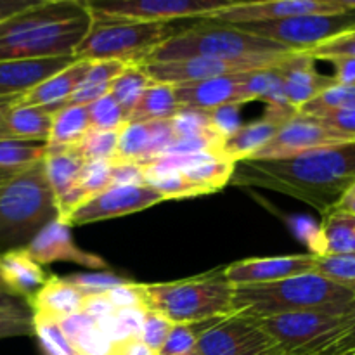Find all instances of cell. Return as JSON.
Returning <instances> with one entry per match:
<instances>
[{
    "label": "cell",
    "instance_id": "cell-1",
    "mask_svg": "<svg viewBox=\"0 0 355 355\" xmlns=\"http://www.w3.org/2000/svg\"><path fill=\"white\" fill-rule=\"evenodd\" d=\"M231 182L276 191L324 215L355 182V141L288 158L243 159L236 163Z\"/></svg>",
    "mask_w": 355,
    "mask_h": 355
},
{
    "label": "cell",
    "instance_id": "cell-47",
    "mask_svg": "<svg viewBox=\"0 0 355 355\" xmlns=\"http://www.w3.org/2000/svg\"><path fill=\"white\" fill-rule=\"evenodd\" d=\"M355 354V298L342 314V328L324 350L314 355H354Z\"/></svg>",
    "mask_w": 355,
    "mask_h": 355
},
{
    "label": "cell",
    "instance_id": "cell-12",
    "mask_svg": "<svg viewBox=\"0 0 355 355\" xmlns=\"http://www.w3.org/2000/svg\"><path fill=\"white\" fill-rule=\"evenodd\" d=\"M198 355H284L259 319L245 314L210 322L198 336Z\"/></svg>",
    "mask_w": 355,
    "mask_h": 355
},
{
    "label": "cell",
    "instance_id": "cell-31",
    "mask_svg": "<svg viewBox=\"0 0 355 355\" xmlns=\"http://www.w3.org/2000/svg\"><path fill=\"white\" fill-rule=\"evenodd\" d=\"M234 168L236 163L220 158V156H214V158H208L184 170L182 173L205 194H214L231 182Z\"/></svg>",
    "mask_w": 355,
    "mask_h": 355
},
{
    "label": "cell",
    "instance_id": "cell-26",
    "mask_svg": "<svg viewBox=\"0 0 355 355\" xmlns=\"http://www.w3.org/2000/svg\"><path fill=\"white\" fill-rule=\"evenodd\" d=\"M314 255H354L355 253V215L333 208L322 215L315 243Z\"/></svg>",
    "mask_w": 355,
    "mask_h": 355
},
{
    "label": "cell",
    "instance_id": "cell-21",
    "mask_svg": "<svg viewBox=\"0 0 355 355\" xmlns=\"http://www.w3.org/2000/svg\"><path fill=\"white\" fill-rule=\"evenodd\" d=\"M75 61V58L0 61V97H21Z\"/></svg>",
    "mask_w": 355,
    "mask_h": 355
},
{
    "label": "cell",
    "instance_id": "cell-10",
    "mask_svg": "<svg viewBox=\"0 0 355 355\" xmlns=\"http://www.w3.org/2000/svg\"><path fill=\"white\" fill-rule=\"evenodd\" d=\"M231 3L229 0H89L87 7L97 19L172 23L184 17L205 19Z\"/></svg>",
    "mask_w": 355,
    "mask_h": 355
},
{
    "label": "cell",
    "instance_id": "cell-6",
    "mask_svg": "<svg viewBox=\"0 0 355 355\" xmlns=\"http://www.w3.org/2000/svg\"><path fill=\"white\" fill-rule=\"evenodd\" d=\"M290 49L239 30L234 24L201 19V23L180 30L159 45L146 62L179 61L191 58L253 59L290 54Z\"/></svg>",
    "mask_w": 355,
    "mask_h": 355
},
{
    "label": "cell",
    "instance_id": "cell-25",
    "mask_svg": "<svg viewBox=\"0 0 355 355\" xmlns=\"http://www.w3.org/2000/svg\"><path fill=\"white\" fill-rule=\"evenodd\" d=\"M85 159L80 156L75 146H51L47 144V151L44 156V172L49 187L59 203L62 198L78 184L80 173L85 166Z\"/></svg>",
    "mask_w": 355,
    "mask_h": 355
},
{
    "label": "cell",
    "instance_id": "cell-18",
    "mask_svg": "<svg viewBox=\"0 0 355 355\" xmlns=\"http://www.w3.org/2000/svg\"><path fill=\"white\" fill-rule=\"evenodd\" d=\"M26 252L38 266H47V263L54 262H73L94 270H107L106 260H103L96 253L85 252L76 246L69 225H66L61 218L49 224L28 245Z\"/></svg>",
    "mask_w": 355,
    "mask_h": 355
},
{
    "label": "cell",
    "instance_id": "cell-58",
    "mask_svg": "<svg viewBox=\"0 0 355 355\" xmlns=\"http://www.w3.org/2000/svg\"><path fill=\"white\" fill-rule=\"evenodd\" d=\"M19 97H0V139H9L6 128H3V116Z\"/></svg>",
    "mask_w": 355,
    "mask_h": 355
},
{
    "label": "cell",
    "instance_id": "cell-46",
    "mask_svg": "<svg viewBox=\"0 0 355 355\" xmlns=\"http://www.w3.org/2000/svg\"><path fill=\"white\" fill-rule=\"evenodd\" d=\"M64 279L75 288H78L85 297H90V295H106L114 286L127 281L125 277L107 272V270L90 274H71V276H64Z\"/></svg>",
    "mask_w": 355,
    "mask_h": 355
},
{
    "label": "cell",
    "instance_id": "cell-3",
    "mask_svg": "<svg viewBox=\"0 0 355 355\" xmlns=\"http://www.w3.org/2000/svg\"><path fill=\"white\" fill-rule=\"evenodd\" d=\"M354 298L352 291L321 274L307 272L267 284L234 286V311L255 319L290 312L343 314Z\"/></svg>",
    "mask_w": 355,
    "mask_h": 355
},
{
    "label": "cell",
    "instance_id": "cell-51",
    "mask_svg": "<svg viewBox=\"0 0 355 355\" xmlns=\"http://www.w3.org/2000/svg\"><path fill=\"white\" fill-rule=\"evenodd\" d=\"M239 106H225L220 110L210 111L211 127L214 130L220 135L222 139H227L241 127L239 123Z\"/></svg>",
    "mask_w": 355,
    "mask_h": 355
},
{
    "label": "cell",
    "instance_id": "cell-9",
    "mask_svg": "<svg viewBox=\"0 0 355 355\" xmlns=\"http://www.w3.org/2000/svg\"><path fill=\"white\" fill-rule=\"evenodd\" d=\"M259 321L284 354L295 355L319 354L342 328V314L333 312H290Z\"/></svg>",
    "mask_w": 355,
    "mask_h": 355
},
{
    "label": "cell",
    "instance_id": "cell-23",
    "mask_svg": "<svg viewBox=\"0 0 355 355\" xmlns=\"http://www.w3.org/2000/svg\"><path fill=\"white\" fill-rule=\"evenodd\" d=\"M0 277L9 290L10 297H19L30 302L47 283L44 272L26 250H12L0 255Z\"/></svg>",
    "mask_w": 355,
    "mask_h": 355
},
{
    "label": "cell",
    "instance_id": "cell-42",
    "mask_svg": "<svg viewBox=\"0 0 355 355\" xmlns=\"http://www.w3.org/2000/svg\"><path fill=\"white\" fill-rule=\"evenodd\" d=\"M214 322V321H211ZM210 322L203 324H173L165 345L162 347L158 355H194L198 354V336L203 328Z\"/></svg>",
    "mask_w": 355,
    "mask_h": 355
},
{
    "label": "cell",
    "instance_id": "cell-38",
    "mask_svg": "<svg viewBox=\"0 0 355 355\" xmlns=\"http://www.w3.org/2000/svg\"><path fill=\"white\" fill-rule=\"evenodd\" d=\"M87 107H89L90 128H94V130L120 132L128 123V116L123 107L110 94L94 101Z\"/></svg>",
    "mask_w": 355,
    "mask_h": 355
},
{
    "label": "cell",
    "instance_id": "cell-48",
    "mask_svg": "<svg viewBox=\"0 0 355 355\" xmlns=\"http://www.w3.org/2000/svg\"><path fill=\"white\" fill-rule=\"evenodd\" d=\"M110 302L116 311H127V309H137V311H148L146 307V300L142 297L141 283H134V281L127 279L125 283L118 284L113 290L106 293Z\"/></svg>",
    "mask_w": 355,
    "mask_h": 355
},
{
    "label": "cell",
    "instance_id": "cell-11",
    "mask_svg": "<svg viewBox=\"0 0 355 355\" xmlns=\"http://www.w3.org/2000/svg\"><path fill=\"white\" fill-rule=\"evenodd\" d=\"M290 54L270 55V58L253 59H224V58H191L179 61L165 62H144L142 69L146 75L156 83H168V85H182V83L203 82L220 76L245 75V73L263 71V69L276 68L283 64Z\"/></svg>",
    "mask_w": 355,
    "mask_h": 355
},
{
    "label": "cell",
    "instance_id": "cell-5",
    "mask_svg": "<svg viewBox=\"0 0 355 355\" xmlns=\"http://www.w3.org/2000/svg\"><path fill=\"white\" fill-rule=\"evenodd\" d=\"M141 290L146 307L173 324H203L236 314L234 286L224 269L172 283L141 284Z\"/></svg>",
    "mask_w": 355,
    "mask_h": 355
},
{
    "label": "cell",
    "instance_id": "cell-41",
    "mask_svg": "<svg viewBox=\"0 0 355 355\" xmlns=\"http://www.w3.org/2000/svg\"><path fill=\"white\" fill-rule=\"evenodd\" d=\"M116 144L118 132H103L90 128L75 148L85 162H96V159H114Z\"/></svg>",
    "mask_w": 355,
    "mask_h": 355
},
{
    "label": "cell",
    "instance_id": "cell-4",
    "mask_svg": "<svg viewBox=\"0 0 355 355\" xmlns=\"http://www.w3.org/2000/svg\"><path fill=\"white\" fill-rule=\"evenodd\" d=\"M59 208L44 165L17 173L0 187V255L28 245L52 222L59 220Z\"/></svg>",
    "mask_w": 355,
    "mask_h": 355
},
{
    "label": "cell",
    "instance_id": "cell-53",
    "mask_svg": "<svg viewBox=\"0 0 355 355\" xmlns=\"http://www.w3.org/2000/svg\"><path fill=\"white\" fill-rule=\"evenodd\" d=\"M319 120L328 125L333 130L347 135V137L355 139V106L345 107V110L335 111L326 116H321Z\"/></svg>",
    "mask_w": 355,
    "mask_h": 355
},
{
    "label": "cell",
    "instance_id": "cell-20",
    "mask_svg": "<svg viewBox=\"0 0 355 355\" xmlns=\"http://www.w3.org/2000/svg\"><path fill=\"white\" fill-rule=\"evenodd\" d=\"M298 111L291 107H267L260 120L241 125L222 146V156L232 163L250 159L279 132V128Z\"/></svg>",
    "mask_w": 355,
    "mask_h": 355
},
{
    "label": "cell",
    "instance_id": "cell-15",
    "mask_svg": "<svg viewBox=\"0 0 355 355\" xmlns=\"http://www.w3.org/2000/svg\"><path fill=\"white\" fill-rule=\"evenodd\" d=\"M355 141L322 123L319 118L297 113L279 128L276 135L250 159H274L297 156L314 149Z\"/></svg>",
    "mask_w": 355,
    "mask_h": 355
},
{
    "label": "cell",
    "instance_id": "cell-50",
    "mask_svg": "<svg viewBox=\"0 0 355 355\" xmlns=\"http://www.w3.org/2000/svg\"><path fill=\"white\" fill-rule=\"evenodd\" d=\"M142 184H146V179L141 163L114 162L111 170V186H142Z\"/></svg>",
    "mask_w": 355,
    "mask_h": 355
},
{
    "label": "cell",
    "instance_id": "cell-24",
    "mask_svg": "<svg viewBox=\"0 0 355 355\" xmlns=\"http://www.w3.org/2000/svg\"><path fill=\"white\" fill-rule=\"evenodd\" d=\"M85 298V295L78 288L69 284L64 277L49 276L47 283L28 304L33 314L59 322L69 315L82 312Z\"/></svg>",
    "mask_w": 355,
    "mask_h": 355
},
{
    "label": "cell",
    "instance_id": "cell-54",
    "mask_svg": "<svg viewBox=\"0 0 355 355\" xmlns=\"http://www.w3.org/2000/svg\"><path fill=\"white\" fill-rule=\"evenodd\" d=\"M82 312L99 322L103 321V319L113 315L114 312H116V309L113 307V304H111L110 298H107L106 295H90V297H87L85 302H83Z\"/></svg>",
    "mask_w": 355,
    "mask_h": 355
},
{
    "label": "cell",
    "instance_id": "cell-13",
    "mask_svg": "<svg viewBox=\"0 0 355 355\" xmlns=\"http://www.w3.org/2000/svg\"><path fill=\"white\" fill-rule=\"evenodd\" d=\"M355 7V0H260V2H232L225 9L205 19L224 24L263 23L311 14H333Z\"/></svg>",
    "mask_w": 355,
    "mask_h": 355
},
{
    "label": "cell",
    "instance_id": "cell-35",
    "mask_svg": "<svg viewBox=\"0 0 355 355\" xmlns=\"http://www.w3.org/2000/svg\"><path fill=\"white\" fill-rule=\"evenodd\" d=\"M355 106V85H336L329 87L324 92L305 104L298 113L309 114V116L321 118L335 111L345 110V107Z\"/></svg>",
    "mask_w": 355,
    "mask_h": 355
},
{
    "label": "cell",
    "instance_id": "cell-14",
    "mask_svg": "<svg viewBox=\"0 0 355 355\" xmlns=\"http://www.w3.org/2000/svg\"><path fill=\"white\" fill-rule=\"evenodd\" d=\"M163 196L148 184L142 186H110L83 201L64 218L66 225H87L114 217L137 214L162 203Z\"/></svg>",
    "mask_w": 355,
    "mask_h": 355
},
{
    "label": "cell",
    "instance_id": "cell-43",
    "mask_svg": "<svg viewBox=\"0 0 355 355\" xmlns=\"http://www.w3.org/2000/svg\"><path fill=\"white\" fill-rule=\"evenodd\" d=\"M113 159H96V162H87L76 187L83 193L85 201L94 194L107 189L111 186V170H113Z\"/></svg>",
    "mask_w": 355,
    "mask_h": 355
},
{
    "label": "cell",
    "instance_id": "cell-27",
    "mask_svg": "<svg viewBox=\"0 0 355 355\" xmlns=\"http://www.w3.org/2000/svg\"><path fill=\"white\" fill-rule=\"evenodd\" d=\"M52 114L45 107L24 106L16 101L3 116V128L9 139L49 142Z\"/></svg>",
    "mask_w": 355,
    "mask_h": 355
},
{
    "label": "cell",
    "instance_id": "cell-57",
    "mask_svg": "<svg viewBox=\"0 0 355 355\" xmlns=\"http://www.w3.org/2000/svg\"><path fill=\"white\" fill-rule=\"evenodd\" d=\"M335 208H338V210H343V211H349V214L355 215V182L349 187V189H347V193L343 194L342 200L338 201V205H336Z\"/></svg>",
    "mask_w": 355,
    "mask_h": 355
},
{
    "label": "cell",
    "instance_id": "cell-22",
    "mask_svg": "<svg viewBox=\"0 0 355 355\" xmlns=\"http://www.w3.org/2000/svg\"><path fill=\"white\" fill-rule=\"evenodd\" d=\"M89 61H80V59H76L66 69L55 73L54 76H51L44 83L31 89L30 92L23 94L17 99V103L24 104V106L45 107L51 113H55L61 107L68 106L71 96L78 89L80 83H82L83 76H85L87 69H89Z\"/></svg>",
    "mask_w": 355,
    "mask_h": 355
},
{
    "label": "cell",
    "instance_id": "cell-63",
    "mask_svg": "<svg viewBox=\"0 0 355 355\" xmlns=\"http://www.w3.org/2000/svg\"><path fill=\"white\" fill-rule=\"evenodd\" d=\"M354 355H355V354H354Z\"/></svg>",
    "mask_w": 355,
    "mask_h": 355
},
{
    "label": "cell",
    "instance_id": "cell-39",
    "mask_svg": "<svg viewBox=\"0 0 355 355\" xmlns=\"http://www.w3.org/2000/svg\"><path fill=\"white\" fill-rule=\"evenodd\" d=\"M35 331L33 312L23 305L0 300V340L31 336Z\"/></svg>",
    "mask_w": 355,
    "mask_h": 355
},
{
    "label": "cell",
    "instance_id": "cell-52",
    "mask_svg": "<svg viewBox=\"0 0 355 355\" xmlns=\"http://www.w3.org/2000/svg\"><path fill=\"white\" fill-rule=\"evenodd\" d=\"M96 324H97L96 319L83 314V312H78V314H73L69 315V318L59 321V326H61L62 333H64V336L69 340V343H71L73 347H75L76 342H78L87 331H90Z\"/></svg>",
    "mask_w": 355,
    "mask_h": 355
},
{
    "label": "cell",
    "instance_id": "cell-30",
    "mask_svg": "<svg viewBox=\"0 0 355 355\" xmlns=\"http://www.w3.org/2000/svg\"><path fill=\"white\" fill-rule=\"evenodd\" d=\"M89 130V107L68 104L52 114V127L47 144L76 146Z\"/></svg>",
    "mask_w": 355,
    "mask_h": 355
},
{
    "label": "cell",
    "instance_id": "cell-17",
    "mask_svg": "<svg viewBox=\"0 0 355 355\" xmlns=\"http://www.w3.org/2000/svg\"><path fill=\"white\" fill-rule=\"evenodd\" d=\"M314 253L267 257V259H246L225 267L224 276L232 286L267 284L293 276H300V274L314 272Z\"/></svg>",
    "mask_w": 355,
    "mask_h": 355
},
{
    "label": "cell",
    "instance_id": "cell-59",
    "mask_svg": "<svg viewBox=\"0 0 355 355\" xmlns=\"http://www.w3.org/2000/svg\"><path fill=\"white\" fill-rule=\"evenodd\" d=\"M17 170H6V168H0V187L6 186L9 180H12L14 177L17 175Z\"/></svg>",
    "mask_w": 355,
    "mask_h": 355
},
{
    "label": "cell",
    "instance_id": "cell-8",
    "mask_svg": "<svg viewBox=\"0 0 355 355\" xmlns=\"http://www.w3.org/2000/svg\"><path fill=\"white\" fill-rule=\"evenodd\" d=\"M255 37L276 42L293 52H309L329 40L355 31V7L333 14H311L263 23L234 24Z\"/></svg>",
    "mask_w": 355,
    "mask_h": 355
},
{
    "label": "cell",
    "instance_id": "cell-37",
    "mask_svg": "<svg viewBox=\"0 0 355 355\" xmlns=\"http://www.w3.org/2000/svg\"><path fill=\"white\" fill-rule=\"evenodd\" d=\"M314 272L355 295V253L354 255H315Z\"/></svg>",
    "mask_w": 355,
    "mask_h": 355
},
{
    "label": "cell",
    "instance_id": "cell-28",
    "mask_svg": "<svg viewBox=\"0 0 355 355\" xmlns=\"http://www.w3.org/2000/svg\"><path fill=\"white\" fill-rule=\"evenodd\" d=\"M180 111H182V106L177 101L175 87L168 83L153 82L128 114V123L166 121L172 120Z\"/></svg>",
    "mask_w": 355,
    "mask_h": 355
},
{
    "label": "cell",
    "instance_id": "cell-7",
    "mask_svg": "<svg viewBox=\"0 0 355 355\" xmlns=\"http://www.w3.org/2000/svg\"><path fill=\"white\" fill-rule=\"evenodd\" d=\"M172 23L110 21L92 17V26L73 58L80 61H120L144 64L149 55L177 33Z\"/></svg>",
    "mask_w": 355,
    "mask_h": 355
},
{
    "label": "cell",
    "instance_id": "cell-55",
    "mask_svg": "<svg viewBox=\"0 0 355 355\" xmlns=\"http://www.w3.org/2000/svg\"><path fill=\"white\" fill-rule=\"evenodd\" d=\"M324 61L331 62L335 68V78L340 85H355V58L349 55H335V58H326Z\"/></svg>",
    "mask_w": 355,
    "mask_h": 355
},
{
    "label": "cell",
    "instance_id": "cell-44",
    "mask_svg": "<svg viewBox=\"0 0 355 355\" xmlns=\"http://www.w3.org/2000/svg\"><path fill=\"white\" fill-rule=\"evenodd\" d=\"M153 189L158 191L163 196V200H184V198H198L205 196L200 187L194 186L182 172H172L166 175L156 177L146 182Z\"/></svg>",
    "mask_w": 355,
    "mask_h": 355
},
{
    "label": "cell",
    "instance_id": "cell-33",
    "mask_svg": "<svg viewBox=\"0 0 355 355\" xmlns=\"http://www.w3.org/2000/svg\"><path fill=\"white\" fill-rule=\"evenodd\" d=\"M153 83V80L146 75L141 64L127 66L120 76L113 80L110 87V96L123 107L127 116L134 110L135 104L142 97L144 90Z\"/></svg>",
    "mask_w": 355,
    "mask_h": 355
},
{
    "label": "cell",
    "instance_id": "cell-45",
    "mask_svg": "<svg viewBox=\"0 0 355 355\" xmlns=\"http://www.w3.org/2000/svg\"><path fill=\"white\" fill-rule=\"evenodd\" d=\"M173 328V322L168 318L156 311H146L144 321H142L141 329V342L144 343L148 349L158 354L162 347L165 345L166 338H168L170 331Z\"/></svg>",
    "mask_w": 355,
    "mask_h": 355
},
{
    "label": "cell",
    "instance_id": "cell-56",
    "mask_svg": "<svg viewBox=\"0 0 355 355\" xmlns=\"http://www.w3.org/2000/svg\"><path fill=\"white\" fill-rule=\"evenodd\" d=\"M35 0H0V21L26 9Z\"/></svg>",
    "mask_w": 355,
    "mask_h": 355
},
{
    "label": "cell",
    "instance_id": "cell-29",
    "mask_svg": "<svg viewBox=\"0 0 355 355\" xmlns=\"http://www.w3.org/2000/svg\"><path fill=\"white\" fill-rule=\"evenodd\" d=\"M130 64L120 61H94L89 64L85 76L68 104L73 106H89L94 101L101 99L110 94V87L116 76L123 73V69Z\"/></svg>",
    "mask_w": 355,
    "mask_h": 355
},
{
    "label": "cell",
    "instance_id": "cell-34",
    "mask_svg": "<svg viewBox=\"0 0 355 355\" xmlns=\"http://www.w3.org/2000/svg\"><path fill=\"white\" fill-rule=\"evenodd\" d=\"M151 123H127L118 132L114 162L142 163L148 158Z\"/></svg>",
    "mask_w": 355,
    "mask_h": 355
},
{
    "label": "cell",
    "instance_id": "cell-16",
    "mask_svg": "<svg viewBox=\"0 0 355 355\" xmlns=\"http://www.w3.org/2000/svg\"><path fill=\"white\" fill-rule=\"evenodd\" d=\"M248 75L250 73H245L173 85L177 101L186 110H200L208 113L225 106H243L252 101L248 92Z\"/></svg>",
    "mask_w": 355,
    "mask_h": 355
},
{
    "label": "cell",
    "instance_id": "cell-49",
    "mask_svg": "<svg viewBox=\"0 0 355 355\" xmlns=\"http://www.w3.org/2000/svg\"><path fill=\"white\" fill-rule=\"evenodd\" d=\"M312 59H322L326 58H335V55H349V58H355V31L342 35V37L329 40L326 44L319 45V47L312 49L307 52Z\"/></svg>",
    "mask_w": 355,
    "mask_h": 355
},
{
    "label": "cell",
    "instance_id": "cell-36",
    "mask_svg": "<svg viewBox=\"0 0 355 355\" xmlns=\"http://www.w3.org/2000/svg\"><path fill=\"white\" fill-rule=\"evenodd\" d=\"M33 335L37 336L44 355H80L64 336L58 321L33 314Z\"/></svg>",
    "mask_w": 355,
    "mask_h": 355
},
{
    "label": "cell",
    "instance_id": "cell-61",
    "mask_svg": "<svg viewBox=\"0 0 355 355\" xmlns=\"http://www.w3.org/2000/svg\"><path fill=\"white\" fill-rule=\"evenodd\" d=\"M284 355H295V354H284Z\"/></svg>",
    "mask_w": 355,
    "mask_h": 355
},
{
    "label": "cell",
    "instance_id": "cell-40",
    "mask_svg": "<svg viewBox=\"0 0 355 355\" xmlns=\"http://www.w3.org/2000/svg\"><path fill=\"white\" fill-rule=\"evenodd\" d=\"M168 121L175 139L220 137V135L214 130V127H211V118L208 111L186 110V107H182V111H180L179 114H175V116Z\"/></svg>",
    "mask_w": 355,
    "mask_h": 355
},
{
    "label": "cell",
    "instance_id": "cell-62",
    "mask_svg": "<svg viewBox=\"0 0 355 355\" xmlns=\"http://www.w3.org/2000/svg\"><path fill=\"white\" fill-rule=\"evenodd\" d=\"M194 355H198V354H194Z\"/></svg>",
    "mask_w": 355,
    "mask_h": 355
},
{
    "label": "cell",
    "instance_id": "cell-32",
    "mask_svg": "<svg viewBox=\"0 0 355 355\" xmlns=\"http://www.w3.org/2000/svg\"><path fill=\"white\" fill-rule=\"evenodd\" d=\"M45 151L47 142L0 139V168L23 172L44 162Z\"/></svg>",
    "mask_w": 355,
    "mask_h": 355
},
{
    "label": "cell",
    "instance_id": "cell-2",
    "mask_svg": "<svg viewBox=\"0 0 355 355\" xmlns=\"http://www.w3.org/2000/svg\"><path fill=\"white\" fill-rule=\"evenodd\" d=\"M92 26L82 0H35L0 21V61L73 58Z\"/></svg>",
    "mask_w": 355,
    "mask_h": 355
},
{
    "label": "cell",
    "instance_id": "cell-60",
    "mask_svg": "<svg viewBox=\"0 0 355 355\" xmlns=\"http://www.w3.org/2000/svg\"><path fill=\"white\" fill-rule=\"evenodd\" d=\"M9 290H7V286L6 284H3V281H2V277H0V297H9Z\"/></svg>",
    "mask_w": 355,
    "mask_h": 355
},
{
    "label": "cell",
    "instance_id": "cell-19",
    "mask_svg": "<svg viewBox=\"0 0 355 355\" xmlns=\"http://www.w3.org/2000/svg\"><path fill=\"white\" fill-rule=\"evenodd\" d=\"M284 96L293 110L300 111L314 97L336 85L333 75H322L315 69V59L307 52H295L281 66H277Z\"/></svg>",
    "mask_w": 355,
    "mask_h": 355
}]
</instances>
